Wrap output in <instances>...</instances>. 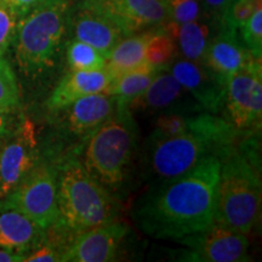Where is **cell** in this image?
<instances>
[{"label":"cell","mask_w":262,"mask_h":262,"mask_svg":"<svg viewBox=\"0 0 262 262\" xmlns=\"http://www.w3.org/2000/svg\"><path fill=\"white\" fill-rule=\"evenodd\" d=\"M70 5V0H44L18 19L12 45L26 77H41L60 64L67 41Z\"/></svg>","instance_id":"8992f818"},{"label":"cell","mask_w":262,"mask_h":262,"mask_svg":"<svg viewBox=\"0 0 262 262\" xmlns=\"http://www.w3.org/2000/svg\"><path fill=\"white\" fill-rule=\"evenodd\" d=\"M64 60L70 71H101L107 63V58L96 49L77 39L66 41Z\"/></svg>","instance_id":"603a6c76"},{"label":"cell","mask_w":262,"mask_h":262,"mask_svg":"<svg viewBox=\"0 0 262 262\" xmlns=\"http://www.w3.org/2000/svg\"><path fill=\"white\" fill-rule=\"evenodd\" d=\"M15 110H6V108H0V136H6L11 133L17 125V123H14V114Z\"/></svg>","instance_id":"1f68e13d"},{"label":"cell","mask_w":262,"mask_h":262,"mask_svg":"<svg viewBox=\"0 0 262 262\" xmlns=\"http://www.w3.org/2000/svg\"><path fill=\"white\" fill-rule=\"evenodd\" d=\"M111 84L106 70L71 71L61 78L50 97L47 107L50 112L57 113L78 98L97 93H104Z\"/></svg>","instance_id":"d6986e66"},{"label":"cell","mask_w":262,"mask_h":262,"mask_svg":"<svg viewBox=\"0 0 262 262\" xmlns=\"http://www.w3.org/2000/svg\"><path fill=\"white\" fill-rule=\"evenodd\" d=\"M139 150V126L127 104L116 111L80 149L85 169L116 198L126 192Z\"/></svg>","instance_id":"3957f363"},{"label":"cell","mask_w":262,"mask_h":262,"mask_svg":"<svg viewBox=\"0 0 262 262\" xmlns=\"http://www.w3.org/2000/svg\"><path fill=\"white\" fill-rule=\"evenodd\" d=\"M238 130L226 118L196 113L195 122L186 133L164 136L152 131L143 148V170L153 185H158L187 172L203 159H220L235 146Z\"/></svg>","instance_id":"7a4b0ae2"},{"label":"cell","mask_w":262,"mask_h":262,"mask_svg":"<svg viewBox=\"0 0 262 262\" xmlns=\"http://www.w3.org/2000/svg\"><path fill=\"white\" fill-rule=\"evenodd\" d=\"M262 8V0H234L227 9L221 24L238 31L251 15Z\"/></svg>","instance_id":"83f0119b"},{"label":"cell","mask_w":262,"mask_h":262,"mask_svg":"<svg viewBox=\"0 0 262 262\" xmlns=\"http://www.w3.org/2000/svg\"><path fill=\"white\" fill-rule=\"evenodd\" d=\"M22 261V257L19 255L5 250V249L0 248V262H18Z\"/></svg>","instance_id":"d6a6232c"},{"label":"cell","mask_w":262,"mask_h":262,"mask_svg":"<svg viewBox=\"0 0 262 262\" xmlns=\"http://www.w3.org/2000/svg\"><path fill=\"white\" fill-rule=\"evenodd\" d=\"M234 0H201L204 16L220 25L222 18Z\"/></svg>","instance_id":"f546056e"},{"label":"cell","mask_w":262,"mask_h":262,"mask_svg":"<svg viewBox=\"0 0 262 262\" xmlns=\"http://www.w3.org/2000/svg\"><path fill=\"white\" fill-rule=\"evenodd\" d=\"M17 24L18 17L15 12L0 0V57H4L12 45Z\"/></svg>","instance_id":"f1b7e54d"},{"label":"cell","mask_w":262,"mask_h":262,"mask_svg":"<svg viewBox=\"0 0 262 262\" xmlns=\"http://www.w3.org/2000/svg\"><path fill=\"white\" fill-rule=\"evenodd\" d=\"M116 98L107 93L83 96L57 113L62 114V126L71 141L84 142L114 113Z\"/></svg>","instance_id":"2e32d148"},{"label":"cell","mask_w":262,"mask_h":262,"mask_svg":"<svg viewBox=\"0 0 262 262\" xmlns=\"http://www.w3.org/2000/svg\"><path fill=\"white\" fill-rule=\"evenodd\" d=\"M239 38L254 57H262V8L238 29Z\"/></svg>","instance_id":"484cf974"},{"label":"cell","mask_w":262,"mask_h":262,"mask_svg":"<svg viewBox=\"0 0 262 262\" xmlns=\"http://www.w3.org/2000/svg\"><path fill=\"white\" fill-rule=\"evenodd\" d=\"M253 58L256 57H254L244 47L239 38L238 31L220 25L209 42L203 64L227 84L231 75L244 67Z\"/></svg>","instance_id":"e0dca14e"},{"label":"cell","mask_w":262,"mask_h":262,"mask_svg":"<svg viewBox=\"0 0 262 262\" xmlns=\"http://www.w3.org/2000/svg\"><path fill=\"white\" fill-rule=\"evenodd\" d=\"M217 24L203 17L187 24L176 25L168 22L165 28L175 39L176 48L186 60L203 63L209 42L219 29Z\"/></svg>","instance_id":"ffe728a7"},{"label":"cell","mask_w":262,"mask_h":262,"mask_svg":"<svg viewBox=\"0 0 262 262\" xmlns=\"http://www.w3.org/2000/svg\"><path fill=\"white\" fill-rule=\"evenodd\" d=\"M169 22L176 25L187 24L205 17L201 0H165Z\"/></svg>","instance_id":"4316f807"},{"label":"cell","mask_w":262,"mask_h":262,"mask_svg":"<svg viewBox=\"0 0 262 262\" xmlns=\"http://www.w3.org/2000/svg\"><path fill=\"white\" fill-rule=\"evenodd\" d=\"M129 108L133 113L142 112L156 116L204 112L188 91L170 73L169 67L163 68L156 74L147 89L139 97L131 101Z\"/></svg>","instance_id":"7c38bea8"},{"label":"cell","mask_w":262,"mask_h":262,"mask_svg":"<svg viewBox=\"0 0 262 262\" xmlns=\"http://www.w3.org/2000/svg\"><path fill=\"white\" fill-rule=\"evenodd\" d=\"M123 38L125 35L119 27L85 0H75L70 5L67 39L86 42L107 58Z\"/></svg>","instance_id":"8fae6325"},{"label":"cell","mask_w":262,"mask_h":262,"mask_svg":"<svg viewBox=\"0 0 262 262\" xmlns=\"http://www.w3.org/2000/svg\"><path fill=\"white\" fill-rule=\"evenodd\" d=\"M153 31L155 28L131 34L129 37L123 38L114 47L110 56L107 57V63L104 67L110 75L111 81L145 63L146 45Z\"/></svg>","instance_id":"44dd1931"},{"label":"cell","mask_w":262,"mask_h":262,"mask_svg":"<svg viewBox=\"0 0 262 262\" xmlns=\"http://www.w3.org/2000/svg\"><path fill=\"white\" fill-rule=\"evenodd\" d=\"M3 2L15 12L19 19L32 11L35 6L41 4L44 0H3Z\"/></svg>","instance_id":"4dcf8cb0"},{"label":"cell","mask_w":262,"mask_h":262,"mask_svg":"<svg viewBox=\"0 0 262 262\" xmlns=\"http://www.w3.org/2000/svg\"><path fill=\"white\" fill-rule=\"evenodd\" d=\"M251 142L235 145L221 158L214 221L249 234L261 210L260 162Z\"/></svg>","instance_id":"5b68a950"},{"label":"cell","mask_w":262,"mask_h":262,"mask_svg":"<svg viewBox=\"0 0 262 262\" xmlns=\"http://www.w3.org/2000/svg\"><path fill=\"white\" fill-rule=\"evenodd\" d=\"M19 104V90L17 79L11 66L0 57V108L16 110Z\"/></svg>","instance_id":"d4e9b609"},{"label":"cell","mask_w":262,"mask_h":262,"mask_svg":"<svg viewBox=\"0 0 262 262\" xmlns=\"http://www.w3.org/2000/svg\"><path fill=\"white\" fill-rule=\"evenodd\" d=\"M3 203L18 209L44 231L51 228L58 220L57 165L39 162Z\"/></svg>","instance_id":"52a82bcc"},{"label":"cell","mask_w":262,"mask_h":262,"mask_svg":"<svg viewBox=\"0 0 262 262\" xmlns=\"http://www.w3.org/2000/svg\"><path fill=\"white\" fill-rule=\"evenodd\" d=\"M160 70L150 66L149 63H142L135 70H131L111 81L110 86L104 93L112 95L116 98L118 104H127L131 101L139 97L147 89V86L156 77Z\"/></svg>","instance_id":"7402d4cb"},{"label":"cell","mask_w":262,"mask_h":262,"mask_svg":"<svg viewBox=\"0 0 262 262\" xmlns=\"http://www.w3.org/2000/svg\"><path fill=\"white\" fill-rule=\"evenodd\" d=\"M113 21L125 37L165 26L169 19L165 0H85Z\"/></svg>","instance_id":"4fadbf2b"},{"label":"cell","mask_w":262,"mask_h":262,"mask_svg":"<svg viewBox=\"0 0 262 262\" xmlns=\"http://www.w3.org/2000/svg\"><path fill=\"white\" fill-rule=\"evenodd\" d=\"M127 232V225L118 220L80 232L72 238L62 256V261H114Z\"/></svg>","instance_id":"5bb4252c"},{"label":"cell","mask_w":262,"mask_h":262,"mask_svg":"<svg viewBox=\"0 0 262 262\" xmlns=\"http://www.w3.org/2000/svg\"><path fill=\"white\" fill-rule=\"evenodd\" d=\"M185 250L178 260L191 262H244L249 261L247 234L214 221L201 232L180 239Z\"/></svg>","instance_id":"9c48e42d"},{"label":"cell","mask_w":262,"mask_h":262,"mask_svg":"<svg viewBox=\"0 0 262 262\" xmlns=\"http://www.w3.org/2000/svg\"><path fill=\"white\" fill-rule=\"evenodd\" d=\"M0 147V196L4 199L40 162L34 125L21 118Z\"/></svg>","instance_id":"30bf717a"},{"label":"cell","mask_w":262,"mask_h":262,"mask_svg":"<svg viewBox=\"0 0 262 262\" xmlns=\"http://www.w3.org/2000/svg\"><path fill=\"white\" fill-rule=\"evenodd\" d=\"M58 220L52 227L75 234L116 221L119 203L97 182L77 156L71 153L57 164Z\"/></svg>","instance_id":"277c9868"},{"label":"cell","mask_w":262,"mask_h":262,"mask_svg":"<svg viewBox=\"0 0 262 262\" xmlns=\"http://www.w3.org/2000/svg\"><path fill=\"white\" fill-rule=\"evenodd\" d=\"M45 231L14 206L0 204V248L24 260L44 237Z\"/></svg>","instance_id":"ac0fdd59"},{"label":"cell","mask_w":262,"mask_h":262,"mask_svg":"<svg viewBox=\"0 0 262 262\" xmlns=\"http://www.w3.org/2000/svg\"><path fill=\"white\" fill-rule=\"evenodd\" d=\"M2 202H3V199H2V196H0V204H2Z\"/></svg>","instance_id":"836d02e7"},{"label":"cell","mask_w":262,"mask_h":262,"mask_svg":"<svg viewBox=\"0 0 262 262\" xmlns=\"http://www.w3.org/2000/svg\"><path fill=\"white\" fill-rule=\"evenodd\" d=\"M220 168V157L210 156L178 178L153 185L131 210L137 228L150 238L179 242L210 226Z\"/></svg>","instance_id":"6da1fadb"},{"label":"cell","mask_w":262,"mask_h":262,"mask_svg":"<svg viewBox=\"0 0 262 262\" xmlns=\"http://www.w3.org/2000/svg\"><path fill=\"white\" fill-rule=\"evenodd\" d=\"M176 54H178V48H176L175 39L165 28V26L155 28L146 45L145 60L147 63L153 66L157 70H163L169 67V64L176 57Z\"/></svg>","instance_id":"cb8c5ba5"},{"label":"cell","mask_w":262,"mask_h":262,"mask_svg":"<svg viewBox=\"0 0 262 262\" xmlns=\"http://www.w3.org/2000/svg\"><path fill=\"white\" fill-rule=\"evenodd\" d=\"M224 108L226 119L238 131L260 127L262 117L261 58H253L231 75L226 85Z\"/></svg>","instance_id":"ba28073f"},{"label":"cell","mask_w":262,"mask_h":262,"mask_svg":"<svg viewBox=\"0 0 262 262\" xmlns=\"http://www.w3.org/2000/svg\"><path fill=\"white\" fill-rule=\"evenodd\" d=\"M169 71L204 112L217 114L224 110L227 84L204 64L175 57L169 64Z\"/></svg>","instance_id":"9a60e30c"}]
</instances>
